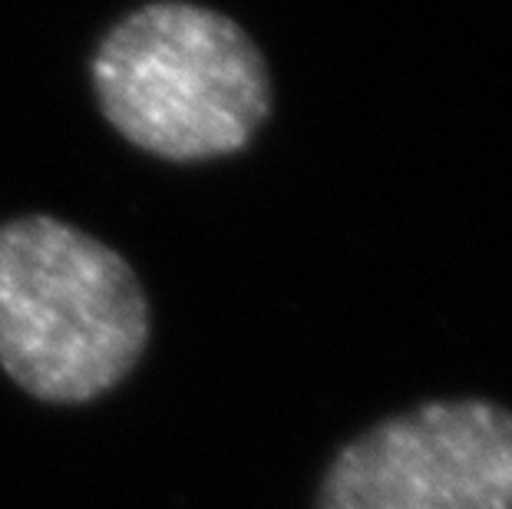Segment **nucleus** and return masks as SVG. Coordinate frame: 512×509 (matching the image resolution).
Wrapping results in <instances>:
<instances>
[{"mask_svg":"<svg viewBox=\"0 0 512 509\" xmlns=\"http://www.w3.org/2000/svg\"><path fill=\"white\" fill-rule=\"evenodd\" d=\"M149 301L110 245L50 215L0 225V367L50 404H83L133 371Z\"/></svg>","mask_w":512,"mask_h":509,"instance_id":"1","label":"nucleus"},{"mask_svg":"<svg viewBox=\"0 0 512 509\" xmlns=\"http://www.w3.org/2000/svg\"><path fill=\"white\" fill-rule=\"evenodd\" d=\"M318 509H512V414L437 400L337 453Z\"/></svg>","mask_w":512,"mask_h":509,"instance_id":"3","label":"nucleus"},{"mask_svg":"<svg viewBox=\"0 0 512 509\" xmlns=\"http://www.w3.org/2000/svg\"><path fill=\"white\" fill-rule=\"evenodd\" d=\"M93 86L129 143L172 162L238 153L271 110L255 40L182 0L146 4L116 24L93 57Z\"/></svg>","mask_w":512,"mask_h":509,"instance_id":"2","label":"nucleus"}]
</instances>
